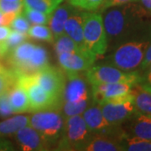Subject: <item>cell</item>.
<instances>
[{
	"instance_id": "1",
	"label": "cell",
	"mask_w": 151,
	"mask_h": 151,
	"mask_svg": "<svg viewBox=\"0 0 151 151\" xmlns=\"http://www.w3.org/2000/svg\"><path fill=\"white\" fill-rule=\"evenodd\" d=\"M101 12L108 47L113 49L151 26L149 11L135 3L109 7Z\"/></svg>"
},
{
	"instance_id": "2",
	"label": "cell",
	"mask_w": 151,
	"mask_h": 151,
	"mask_svg": "<svg viewBox=\"0 0 151 151\" xmlns=\"http://www.w3.org/2000/svg\"><path fill=\"white\" fill-rule=\"evenodd\" d=\"M150 41L151 26L140 35L115 46L105 58L104 64L125 71L136 70L140 66Z\"/></svg>"
},
{
	"instance_id": "3",
	"label": "cell",
	"mask_w": 151,
	"mask_h": 151,
	"mask_svg": "<svg viewBox=\"0 0 151 151\" xmlns=\"http://www.w3.org/2000/svg\"><path fill=\"white\" fill-rule=\"evenodd\" d=\"M7 55L9 63L17 75H33L49 65L45 49L28 41L9 50Z\"/></svg>"
},
{
	"instance_id": "4",
	"label": "cell",
	"mask_w": 151,
	"mask_h": 151,
	"mask_svg": "<svg viewBox=\"0 0 151 151\" xmlns=\"http://www.w3.org/2000/svg\"><path fill=\"white\" fill-rule=\"evenodd\" d=\"M83 36L86 49L96 58H101L108 49L103 17L97 12H85Z\"/></svg>"
},
{
	"instance_id": "5",
	"label": "cell",
	"mask_w": 151,
	"mask_h": 151,
	"mask_svg": "<svg viewBox=\"0 0 151 151\" xmlns=\"http://www.w3.org/2000/svg\"><path fill=\"white\" fill-rule=\"evenodd\" d=\"M65 118L60 110H48L33 113L29 125L39 132L50 146L60 140L64 129Z\"/></svg>"
},
{
	"instance_id": "6",
	"label": "cell",
	"mask_w": 151,
	"mask_h": 151,
	"mask_svg": "<svg viewBox=\"0 0 151 151\" xmlns=\"http://www.w3.org/2000/svg\"><path fill=\"white\" fill-rule=\"evenodd\" d=\"M92 133L87 128L82 115L65 119L64 129L57 143V150H82Z\"/></svg>"
},
{
	"instance_id": "7",
	"label": "cell",
	"mask_w": 151,
	"mask_h": 151,
	"mask_svg": "<svg viewBox=\"0 0 151 151\" xmlns=\"http://www.w3.org/2000/svg\"><path fill=\"white\" fill-rule=\"evenodd\" d=\"M18 81L24 86L29 100V113L60 110L61 100L52 96L39 85L34 75H18Z\"/></svg>"
},
{
	"instance_id": "8",
	"label": "cell",
	"mask_w": 151,
	"mask_h": 151,
	"mask_svg": "<svg viewBox=\"0 0 151 151\" xmlns=\"http://www.w3.org/2000/svg\"><path fill=\"white\" fill-rule=\"evenodd\" d=\"M84 74L90 85L113 82H129L135 85L143 81V76L137 70L125 71L108 64L92 65Z\"/></svg>"
},
{
	"instance_id": "9",
	"label": "cell",
	"mask_w": 151,
	"mask_h": 151,
	"mask_svg": "<svg viewBox=\"0 0 151 151\" xmlns=\"http://www.w3.org/2000/svg\"><path fill=\"white\" fill-rule=\"evenodd\" d=\"M93 101L89 82L85 74L65 73V84L62 94V103H79Z\"/></svg>"
},
{
	"instance_id": "10",
	"label": "cell",
	"mask_w": 151,
	"mask_h": 151,
	"mask_svg": "<svg viewBox=\"0 0 151 151\" xmlns=\"http://www.w3.org/2000/svg\"><path fill=\"white\" fill-rule=\"evenodd\" d=\"M33 75L44 90L60 99L62 103V94L65 84V73L64 70L49 64Z\"/></svg>"
},
{
	"instance_id": "11",
	"label": "cell",
	"mask_w": 151,
	"mask_h": 151,
	"mask_svg": "<svg viewBox=\"0 0 151 151\" xmlns=\"http://www.w3.org/2000/svg\"><path fill=\"white\" fill-rule=\"evenodd\" d=\"M103 116L111 125H121L127 122L136 112L134 97L116 103L99 104Z\"/></svg>"
},
{
	"instance_id": "12",
	"label": "cell",
	"mask_w": 151,
	"mask_h": 151,
	"mask_svg": "<svg viewBox=\"0 0 151 151\" xmlns=\"http://www.w3.org/2000/svg\"><path fill=\"white\" fill-rule=\"evenodd\" d=\"M134 86L129 82L96 83L91 84V92L93 103L101 104L109 99L119 97L131 92Z\"/></svg>"
},
{
	"instance_id": "13",
	"label": "cell",
	"mask_w": 151,
	"mask_h": 151,
	"mask_svg": "<svg viewBox=\"0 0 151 151\" xmlns=\"http://www.w3.org/2000/svg\"><path fill=\"white\" fill-rule=\"evenodd\" d=\"M17 145L25 151H44L50 150V146L43 137L31 126L27 125L14 134Z\"/></svg>"
},
{
	"instance_id": "14",
	"label": "cell",
	"mask_w": 151,
	"mask_h": 151,
	"mask_svg": "<svg viewBox=\"0 0 151 151\" xmlns=\"http://www.w3.org/2000/svg\"><path fill=\"white\" fill-rule=\"evenodd\" d=\"M87 128L92 133L111 134L119 125H111L103 116L99 104L92 103L81 114Z\"/></svg>"
},
{
	"instance_id": "15",
	"label": "cell",
	"mask_w": 151,
	"mask_h": 151,
	"mask_svg": "<svg viewBox=\"0 0 151 151\" xmlns=\"http://www.w3.org/2000/svg\"><path fill=\"white\" fill-rule=\"evenodd\" d=\"M124 130L119 134L92 133L83 151H122L119 138Z\"/></svg>"
},
{
	"instance_id": "16",
	"label": "cell",
	"mask_w": 151,
	"mask_h": 151,
	"mask_svg": "<svg viewBox=\"0 0 151 151\" xmlns=\"http://www.w3.org/2000/svg\"><path fill=\"white\" fill-rule=\"evenodd\" d=\"M60 66L65 73H78L86 71L94 62V59L78 53H60L57 55Z\"/></svg>"
},
{
	"instance_id": "17",
	"label": "cell",
	"mask_w": 151,
	"mask_h": 151,
	"mask_svg": "<svg viewBox=\"0 0 151 151\" xmlns=\"http://www.w3.org/2000/svg\"><path fill=\"white\" fill-rule=\"evenodd\" d=\"M84 17H85V12L76 10L66 19L65 25H64V30H65V35H67L71 40H73L87 55H90L93 58H95L86 49L85 41H84V36H83Z\"/></svg>"
},
{
	"instance_id": "18",
	"label": "cell",
	"mask_w": 151,
	"mask_h": 151,
	"mask_svg": "<svg viewBox=\"0 0 151 151\" xmlns=\"http://www.w3.org/2000/svg\"><path fill=\"white\" fill-rule=\"evenodd\" d=\"M8 97L13 114L29 113L30 106L27 92L24 86L18 81V78L16 82L9 91Z\"/></svg>"
},
{
	"instance_id": "19",
	"label": "cell",
	"mask_w": 151,
	"mask_h": 151,
	"mask_svg": "<svg viewBox=\"0 0 151 151\" xmlns=\"http://www.w3.org/2000/svg\"><path fill=\"white\" fill-rule=\"evenodd\" d=\"M76 10V7L70 4H65L62 5L60 4L50 14L48 24L55 39L65 34L64 25L65 21Z\"/></svg>"
},
{
	"instance_id": "20",
	"label": "cell",
	"mask_w": 151,
	"mask_h": 151,
	"mask_svg": "<svg viewBox=\"0 0 151 151\" xmlns=\"http://www.w3.org/2000/svg\"><path fill=\"white\" fill-rule=\"evenodd\" d=\"M128 134L151 140V115L135 112L129 120Z\"/></svg>"
},
{
	"instance_id": "21",
	"label": "cell",
	"mask_w": 151,
	"mask_h": 151,
	"mask_svg": "<svg viewBox=\"0 0 151 151\" xmlns=\"http://www.w3.org/2000/svg\"><path fill=\"white\" fill-rule=\"evenodd\" d=\"M132 92L136 111L151 115V86L141 81L132 87Z\"/></svg>"
},
{
	"instance_id": "22",
	"label": "cell",
	"mask_w": 151,
	"mask_h": 151,
	"mask_svg": "<svg viewBox=\"0 0 151 151\" xmlns=\"http://www.w3.org/2000/svg\"><path fill=\"white\" fill-rule=\"evenodd\" d=\"M29 124V116L17 114L0 122V138L13 135L19 129Z\"/></svg>"
},
{
	"instance_id": "23",
	"label": "cell",
	"mask_w": 151,
	"mask_h": 151,
	"mask_svg": "<svg viewBox=\"0 0 151 151\" xmlns=\"http://www.w3.org/2000/svg\"><path fill=\"white\" fill-rule=\"evenodd\" d=\"M119 140L123 150L151 151V140L128 134L124 130L119 138Z\"/></svg>"
},
{
	"instance_id": "24",
	"label": "cell",
	"mask_w": 151,
	"mask_h": 151,
	"mask_svg": "<svg viewBox=\"0 0 151 151\" xmlns=\"http://www.w3.org/2000/svg\"><path fill=\"white\" fill-rule=\"evenodd\" d=\"M54 47L55 50L56 52V54L59 55L60 53H65V52H68V53H78V54H82L86 55L87 57L92 58L96 60L95 58H93L90 55H87L81 50L78 45L73 40H71L67 35L63 34L58 38L55 39L54 41Z\"/></svg>"
},
{
	"instance_id": "25",
	"label": "cell",
	"mask_w": 151,
	"mask_h": 151,
	"mask_svg": "<svg viewBox=\"0 0 151 151\" xmlns=\"http://www.w3.org/2000/svg\"><path fill=\"white\" fill-rule=\"evenodd\" d=\"M24 9L23 1L9 2L0 0V11L4 15V24L9 25L11 21L19 14H22Z\"/></svg>"
},
{
	"instance_id": "26",
	"label": "cell",
	"mask_w": 151,
	"mask_h": 151,
	"mask_svg": "<svg viewBox=\"0 0 151 151\" xmlns=\"http://www.w3.org/2000/svg\"><path fill=\"white\" fill-rule=\"evenodd\" d=\"M64 0H23L24 6L50 14Z\"/></svg>"
},
{
	"instance_id": "27",
	"label": "cell",
	"mask_w": 151,
	"mask_h": 151,
	"mask_svg": "<svg viewBox=\"0 0 151 151\" xmlns=\"http://www.w3.org/2000/svg\"><path fill=\"white\" fill-rule=\"evenodd\" d=\"M27 35L29 37L49 43H54L55 41L54 35L50 29L45 24H33L29 29Z\"/></svg>"
},
{
	"instance_id": "28",
	"label": "cell",
	"mask_w": 151,
	"mask_h": 151,
	"mask_svg": "<svg viewBox=\"0 0 151 151\" xmlns=\"http://www.w3.org/2000/svg\"><path fill=\"white\" fill-rule=\"evenodd\" d=\"M22 14L26 17V19L32 24H47L50 17V14H45L36 9H33L26 6H24Z\"/></svg>"
},
{
	"instance_id": "29",
	"label": "cell",
	"mask_w": 151,
	"mask_h": 151,
	"mask_svg": "<svg viewBox=\"0 0 151 151\" xmlns=\"http://www.w3.org/2000/svg\"><path fill=\"white\" fill-rule=\"evenodd\" d=\"M18 75L13 70L6 68L0 70V96L8 92L16 82Z\"/></svg>"
},
{
	"instance_id": "30",
	"label": "cell",
	"mask_w": 151,
	"mask_h": 151,
	"mask_svg": "<svg viewBox=\"0 0 151 151\" xmlns=\"http://www.w3.org/2000/svg\"><path fill=\"white\" fill-rule=\"evenodd\" d=\"M105 0H68V3L77 9L96 11L102 8Z\"/></svg>"
},
{
	"instance_id": "31",
	"label": "cell",
	"mask_w": 151,
	"mask_h": 151,
	"mask_svg": "<svg viewBox=\"0 0 151 151\" xmlns=\"http://www.w3.org/2000/svg\"><path fill=\"white\" fill-rule=\"evenodd\" d=\"M28 37L29 36L26 33H22L12 29L9 37L7 38V40H5L6 44L9 47V50L16 47L17 45H20L23 42L26 41Z\"/></svg>"
},
{
	"instance_id": "32",
	"label": "cell",
	"mask_w": 151,
	"mask_h": 151,
	"mask_svg": "<svg viewBox=\"0 0 151 151\" xmlns=\"http://www.w3.org/2000/svg\"><path fill=\"white\" fill-rule=\"evenodd\" d=\"M30 26H31V24L23 14L17 15L9 24V27L12 29L22 33H26V34Z\"/></svg>"
},
{
	"instance_id": "33",
	"label": "cell",
	"mask_w": 151,
	"mask_h": 151,
	"mask_svg": "<svg viewBox=\"0 0 151 151\" xmlns=\"http://www.w3.org/2000/svg\"><path fill=\"white\" fill-rule=\"evenodd\" d=\"M8 93L9 92L0 96V116L4 118H7L13 114L10 104L9 102Z\"/></svg>"
},
{
	"instance_id": "34",
	"label": "cell",
	"mask_w": 151,
	"mask_h": 151,
	"mask_svg": "<svg viewBox=\"0 0 151 151\" xmlns=\"http://www.w3.org/2000/svg\"><path fill=\"white\" fill-rule=\"evenodd\" d=\"M139 1V0H105V2L103 3V6L101 8V11L109 7L122 5V4H129V3H136Z\"/></svg>"
},
{
	"instance_id": "35",
	"label": "cell",
	"mask_w": 151,
	"mask_h": 151,
	"mask_svg": "<svg viewBox=\"0 0 151 151\" xmlns=\"http://www.w3.org/2000/svg\"><path fill=\"white\" fill-rule=\"evenodd\" d=\"M151 63V41L148 48L146 50L145 54V57L143 59V61L141 63L140 66H139V69H140L141 71H144L145 70L146 68L150 65Z\"/></svg>"
},
{
	"instance_id": "36",
	"label": "cell",
	"mask_w": 151,
	"mask_h": 151,
	"mask_svg": "<svg viewBox=\"0 0 151 151\" xmlns=\"http://www.w3.org/2000/svg\"><path fill=\"white\" fill-rule=\"evenodd\" d=\"M12 29L9 25L0 24V41H5L7 38L9 37Z\"/></svg>"
},
{
	"instance_id": "37",
	"label": "cell",
	"mask_w": 151,
	"mask_h": 151,
	"mask_svg": "<svg viewBox=\"0 0 151 151\" xmlns=\"http://www.w3.org/2000/svg\"><path fill=\"white\" fill-rule=\"evenodd\" d=\"M143 72H144V75L142 76L143 81L151 86V63Z\"/></svg>"
},
{
	"instance_id": "38",
	"label": "cell",
	"mask_w": 151,
	"mask_h": 151,
	"mask_svg": "<svg viewBox=\"0 0 151 151\" xmlns=\"http://www.w3.org/2000/svg\"><path fill=\"white\" fill-rule=\"evenodd\" d=\"M0 150H14V147L10 142L0 138Z\"/></svg>"
},
{
	"instance_id": "39",
	"label": "cell",
	"mask_w": 151,
	"mask_h": 151,
	"mask_svg": "<svg viewBox=\"0 0 151 151\" xmlns=\"http://www.w3.org/2000/svg\"><path fill=\"white\" fill-rule=\"evenodd\" d=\"M9 52V47L5 41H0V58L5 56Z\"/></svg>"
},
{
	"instance_id": "40",
	"label": "cell",
	"mask_w": 151,
	"mask_h": 151,
	"mask_svg": "<svg viewBox=\"0 0 151 151\" xmlns=\"http://www.w3.org/2000/svg\"><path fill=\"white\" fill-rule=\"evenodd\" d=\"M139 2L146 10L151 12V0H139Z\"/></svg>"
},
{
	"instance_id": "41",
	"label": "cell",
	"mask_w": 151,
	"mask_h": 151,
	"mask_svg": "<svg viewBox=\"0 0 151 151\" xmlns=\"http://www.w3.org/2000/svg\"><path fill=\"white\" fill-rule=\"evenodd\" d=\"M0 24H4V15L0 11Z\"/></svg>"
},
{
	"instance_id": "42",
	"label": "cell",
	"mask_w": 151,
	"mask_h": 151,
	"mask_svg": "<svg viewBox=\"0 0 151 151\" xmlns=\"http://www.w3.org/2000/svg\"><path fill=\"white\" fill-rule=\"evenodd\" d=\"M6 1H9V2H18V1H23V0H6Z\"/></svg>"
},
{
	"instance_id": "43",
	"label": "cell",
	"mask_w": 151,
	"mask_h": 151,
	"mask_svg": "<svg viewBox=\"0 0 151 151\" xmlns=\"http://www.w3.org/2000/svg\"><path fill=\"white\" fill-rule=\"evenodd\" d=\"M4 68H5V67H4V65H3L2 64H1V63H0V70H3V69H4Z\"/></svg>"
}]
</instances>
